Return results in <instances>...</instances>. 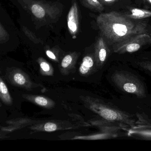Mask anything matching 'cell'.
Instances as JSON below:
<instances>
[{"label":"cell","instance_id":"cell-1","mask_svg":"<svg viewBox=\"0 0 151 151\" xmlns=\"http://www.w3.org/2000/svg\"><path fill=\"white\" fill-rule=\"evenodd\" d=\"M113 79L116 86L122 91L134 95L140 98L147 96L146 89L142 82L131 73L125 71L117 72Z\"/></svg>","mask_w":151,"mask_h":151},{"label":"cell","instance_id":"cell-2","mask_svg":"<svg viewBox=\"0 0 151 151\" xmlns=\"http://www.w3.org/2000/svg\"><path fill=\"white\" fill-rule=\"evenodd\" d=\"M89 103L91 110L106 120L118 122L130 128H133L135 125L136 120L127 113L100 103L98 102L91 101Z\"/></svg>","mask_w":151,"mask_h":151},{"label":"cell","instance_id":"cell-3","mask_svg":"<svg viewBox=\"0 0 151 151\" xmlns=\"http://www.w3.org/2000/svg\"><path fill=\"white\" fill-rule=\"evenodd\" d=\"M148 44H151V37L148 33L135 35L118 43L116 51L120 53H133Z\"/></svg>","mask_w":151,"mask_h":151},{"label":"cell","instance_id":"cell-4","mask_svg":"<svg viewBox=\"0 0 151 151\" xmlns=\"http://www.w3.org/2000/svg\"><path fill=\"white\" fill-rule=\"evenodd\" d=\"M72 126L69 123L65 125V123H58L55 121H47L42 124L41 126L40 130L45 132H51L60 129H71Z\"/></svg>","mask_w":151,"mask_h":151},{"label":"cell","instance_id":"cell-5","mask_svg":"<svg viewBox=\"0 0 151 151\" xmlns=\"http://www.w3.org/2000/svg\"><path fill=\"white\" fill-rule=\"evenodd\" d=\"M130 13L127 14L125 16L132 20L143 19L151 17V11L138 8H130L129 10Z\"/></svg>","mask_w":151,"mask_h":151},{"label":"cell","instance_id":"cell-6","mask_svg":"<svg viewBox=\"0 0 151 151\" xmlns=\"http://www.w3.org/2000/svg\"><path fill=\"white\" fill-rule=\"evenodd\" d=\"M129 136L135 137L143 140H151V129H127Z\"/></svg>","mask_w":151,"mask_h":151},{"label":"cell","instance_id":"cell-7","mask_svg":"<svg viewBox=\"0 0 151 151\" xmlns=\"http://www.w3.org/2000/svg\"><path fill=\"white\" fill-rule=\"evenodd\" d=\"M136 117L137 120L136 121L135 125L131 128L151 129V119L145 114L139 113H136Z\"/></svg>","mask_w":151,"mask_h":151},{"label":"cell","instance_id":"cell-8","mask_svg":"<svg viewBox=\"0 0 151 151\" xmlns=\"http://www.w3.org/2000/svg\"><path fill=\"white\" fill-rule=\"evenodd\" d=\"M94 65V61L91 57L86 56L83 58L82 63L79 68V72L82 75L88 74L92 69Z\"/></svg>","mask_w":151,"mask_h":151},{"label":"cell","instance_id":"cell-9","mask_svg":"<svg viewBox=\"0 0 151 151\" xmlns=\"http://www.w3.org/2000/svg\"><path fill=\"white\" fill-rule=\"evenodd\" d=\"M28 5V4H27ZM24 8H28L31 10V12L34 16H35L38 18H42L45 16V11L43 8L40 4H32L31 6L28 5V6H23Z\"/></svg>","mask_w":151,"mask_h":151},{"label":"cell","instance_id":"cell-10","mask_svg":"<svg viewBox=\"0 0 151 151\" xmlns=\"http://www.w3.org/2000/svg\"><path fill=\"white\" fill-rule=\"evenodd\" d=\"M117 136V132H110L106 134H99L97 135L90 136L87 137H78L73 139H87V140H95V139H104V138H113Z\"/></svg>","mask_w":151,"mask_h":151},{"label":"cell","instance_id":"cell-11","mask_svg":"<svg viewBox=\"0 0 151 151\" xmlns=\"http://www.w3.org/2000/svg\"><path fill=\"white\" fill-rule=\"evenodd\" d=\"M0 95L2 100L6 104H10L11 98L8 91V88L3 82H0Z\"/></svg>","mask_w":151,"mask_h":151},{"label":"cell","instance_id":"cell-12","mask_svg":"<svg viewBox=\"0 0 151 151\" xmlns=\"http://www.w3.org/2000/svg\"><path fill=\"white\" fill-rule=\"evenodd\" d=\"M34 101L38 105L46 108H50L54 105V103L51 100L44 97L40 96L34 98Z\"/></svg>","mask_w":151,"mask_h":151},{"label":"cell","instance_id":"cell-13","mask_svg":"<svg viewBox=\"0 0 151 151\" xmlns=\"http://www.w3.org/2000/svg\"><path fill=\"white\" fill-rule=\"evenodd\" d=\"M9 39V33L0 23V43L5 42Z\"/></svg>","mask_w":151,"mask_h":151},{"label":"cell","instance_id":"cell-14","mask_svg":"<svg viewBox=\"0 0 151 151\" xmlns=\"http://www.w3.org/2000/svg\"><path fill=\"white\" fill-rule=\"evenodd\" d=\"M72 61V56L70 55H67L62 60L61 66L64 69L68 68L71 64Z\"/></svg>","mask_w":151,"mask_h":151},{"label":"cell","instance_id":"cell-15","mask_svg":"<svg viewBox=\"0 0 151 151\" xmlns=\"http://www.w3.org/2000/svg\"><path fill=\"white\" fill-rule=\"evenodd\" d=\"M13 79L16 83L20 85H24L26 82L24 76L22 74L19 73H17L15 74H14V77H13Z\"/></svg>","mask_w":151,"mask_h":151},{"label":"cell","instance_id":"cell-16","mask_svg":"<svg viewBox=\"0 0 151 151\" xmlns=\"http://www.w3.org/2000/svg\"><path fill=\"white\" fill-rule=\"evenodd\" d=\"M137 65L139 67L146 71H149L151 72V61H142V62H137Z\"/></svg>","mask_w":151,"mask_h":151},{"label":"cell","instance_id":"cell-17","mask_svg":"<svg viewBox=\"0 0 151 151\" xmlns=\"http://www.w3.org/2000/svg\"><path fill=\"white\" fill-rule=\"evenodd\" d=\"M40 66L41 69L42 70V72H44L45 73L47 74L51 70L50 66L47 62H41L40 64Z\"/></svg>","mask_w":151,"mask_h":151},{"label":"cell","instance_id":"cell-18","mask_svg":"<svg viewBox=\"0 0 151 151\" xmlns=\"http://www.w3.org/2000/svg\"><path fill=\"white\" fill-rule=\"evenodd\" d=\"M106 55H107V53H106V50L105 49L102 48L100 50L99 54V58L100 62H104L105 60L106 59Z\"/></svg>","mask_w":151,"mask_h":151},{"label":"cell","instance_id":"cell-19","mask_svg":"<svg viewBox=\"0 0 151 151\" xmlns=\"http://www.w3.org/2000/svg\"><path fill=\"white\" fill-rule=\"evenodd\" d=\"M68 25L69 29L73 32H75L77 30V26L75 22L68 20Z\"/></svg>","mask_w":151,"mask_h":151},{"label":"cell","instance_id":"cell-20","mask_svg":"<svg viewBox=\"0 0 151 151\" xmlns=\"http://www.w3.org/2000/svg\"><path fill=\"white\" fill-rule=\"evenodd\" d=\"M46 54H47V56L50 58L51 59H55L56 56H55V54L52 52V51H46Z\"/></svg>","mask_w":151,"mask_h":151},{"label":"cell","instance_id":"cell-21","mask_svg":"<svg viewBox=\"0 0 151 151\" xmlns=\"http://www.w3.org/2000/svg\"><path fill=\"white\" fill-rule=\"evenodd\" d=\"M143 1L151 5V0H143Z\"/></svg>","mask_w":151,"mask_h":151},{"label":"cell","instance_id":"cell-22","mask_svg":"<svg viewBox=\"0 0 151 151\" xmlns=\"http://www.w3.org/2000/svg\"><path fill=\"white\" fill-rule=\"evenodd\" d=\"M92 1L94 2H97V0H92Z\"/></svg>","mask_w":151,"mask_h":151},{"label":"cell","instance_id":"cell-23","mask_svg":"<svg viewBox=\"0 0 151 151\" xmlns=\"http://www.w3.org/2000/svg\"><path fill=\"white\" fill-rule=\"evenodd\" d=\"M105 1H111L113 0H105Z\"/></svg>","mask_w":151,"mask_h":151},{"label":"cell","instance_id":"cell-24","mask_svg":"<svg viewBox=\"0 0 151 151\" xmlns=\"http://www.w3.org/2000/svg\"><path fill=\"white\" fill-rule=\"evenodd\" d=\"M150 35L151 37V33L150 34Z\"/></svg>","mask_w":151,"mask_h":151}]
</instances>
